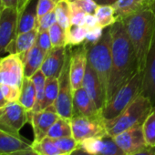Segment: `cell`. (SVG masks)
I'll use <instances>...</instances> for the list:
<instances>
[{"mask_svg":"<svg viewBox=\"0 0 155 155\" xmlns=\"http://www.w3.org/2000/svg\"><path fill=\"white\" fill-rule=\"evenodd\" d=\"M110 34L112 65L107 102L139 71L135 52L122 21L110 26Z\"/></svg>","mask_w":155,"mask_h":155,"instance_id":"cell-1","label":"cell"},{"mask_svg":"<svg viewBox=\"0 0 155 155\" xmlns=\"http://www.w3.org/2000/svg\"><path fill=\"white\" fill-rule=\"evenodd\" d=\"M135 52L140 73H143L146 58L155 36V10L151 4L122 20Z\"/></svg>","mask_w":155,"mask_h":155,"instance_id":"cell-2","label":"cell"},{"mask_svg":"<svg viewBox=\"0 0 155 155\" xmlns=\"http://www.w3.org/2000/svg\"><path fill=\"white\" fill-rule=\"evenodd\" d=\"M153 107L150 100L141 92L116 118L104 120L108 134L114 137L134 126L141 125Z\"/></svg>","mask_w":155,"mask_h":155,"instance_id":"cell-3","label":"cell"},{"mask_svg":"<svg viewBox=\"0 0 155 155\" xmlns=\"http://www.w3.org/2000/svg\"><path fill=\"white\" fill-rule=\"evenodd\" d=\"M88 63L96 72L101 81L107 102L111 74V34L110 27L104 29L101 38L96 44L88 47ZM105 102V104H106Z\"/></svg>","mask_w":155,"mask_h":155,"instance_id":"cell-4","label":"cell"},{"mask_svg":"<svg viewBox=\"0 0 155 155\" xmlns=\"http://www.w3.org/2000/svg\"><path fill=\"white\" fill-rule=\"evenodd\" d=\"M142 92V74L139 71L112 96L101 110L102 118L111 120L120 115Z\"/></svg>","mask_w":155,"mask_h":155,"instance_id":"cell-5","label":"cell"},{"mask_svg":"<svg viewBox=\"0 0 155 155\" xmlns=\"http://www.w3.org/2000/svg\"><path fill=\"white\" fill-rule=\"evenodd\" d=\"M72 136L81 143V141L108 135L104 119L101 114L96 116H73L70 120Z\"/></svg>","mask_w":155,"mask_h":155,"instance_id":"cell-6","label":"cell"},{"mask_svg":"<svg viewBox=\"0 0 155 155\" xmlns=\"http://www.w3.org/2000/svg\"><path fill=\"white\" fill-rule=\"evenodd\" d=\"M58 81L59 91L54 107L59 117L71 120L73 117V90L69 78V52H68V58Z\"/></svg>","mask_w":155,"mask_h":155,"instance_id":"cell-7","label":"cell"},{"mask_svg":"<svg viewBox=\"0 0 155 155\" xmlns=\"http://www.w3.org/2000/svg\"><path fill=\"white\" fill-rule=\"evenodd\" d=\"M28 112L18 101L8 102L0 109V128L19 134L20 130L29 121Z\"/></svg>","mask_w":155,"mask_h":155,"instance_id":"cell-8","label":"cell"},{"mask_svg":"<svg viewBox=\"0 0 155 155\" xmlns=\"http://www.w3.org/2000/svg\"><path fill=\"white\" fill-rule=\"evenodd\" d=\"M24 78V66L19 54L0 57V84L21 88Z\"/></svg>","mask_w":155,"mask_h":155,"instance_id":"cell-9","label":"cell"},{"mask_svg":"<svg viewBox=\"0 0 155 155\" xmlns=\"http://www.w3.org/2000/svg\"><path fill=\"white\" fill-rule=\"evenodd\" d=\"M18 18L17 8H4L0 13V57L8 54V46L17 38Z\"/></svg>","mask_w":155,"mask_h":155,"instance_id":"cell-10","label":"cell"},{"mask_svg":"<svg viewBox=\"0 0 155 155\" xmlns=\"http://www.w3.org/2000/svg\"><path fill=\"white\" fill-rule=\"evenodd\" d=\"M88 47L83 43L69 52V78L73 91L82 87L88 63Z\"/></svg>","mask_w":155,"mask_h":155,"instance_id":"cell-11","label":"cell"},{"mask_svg":"<svg viewBox=\"0 0 155 155\" xmlns=\"http://www.w3.org/2000/svg\"><path fill=\"white\" fill-rule=\"evenodd\" d=\"M29 121L33 128L34 141L38 142L45 139L55 121L59 118L54 105H51L39 111H29Z\"/></svg>","mask_w":155,"mask_h":155,"instance_id":"cell-12","label":"cell"},{"mask_svg":"<svg viewBox=\"0 0 155 155\" xmlns=\"http://www.w3.org/2000/svg\"><path fill=\"white\" fill-rule=\"evenodd\" d=\"M113 138L115 142L126 155H132L138 151L150 148L144 138L142 124L126 130Z\"/></svg>","mask_w":155,"mask_h":155,"instance_id":"cell-13","label":"cell"},{"mask_svg":"<svg viewBox=\"0 0 155 155\" xmlns=\"http://www.w3.org/2000/svg\"><path fill=\"white\" fill-rule=\"evenodd\" d=\"M79 148L92 155H126L109 134L85 140L79 143Z\"/></svg>","mask_w":155,"mask_h":155,"instance_id":"cell-14","label":"cell"},{"mask_svg":"<svg viewBox=\"0 0 155 155\" xmlns=\"http://www.w3.org/2000/svg\"><path fill=\"white\" fill-rule=\"evenodd\" d=\"M68 58L66 47L52 48L46 55L41 70L46 78H59Z\"/></svg>","mask_w":155,"mask_h":155,"instance_id":"cell-15","label":"cell"},{"mask_svg":"<svg viewBox=\"0 0 155 155\" xmlns=\"http://www.w3.org/2000/svg\"><path fill=\"white\" fill-rule=\"evenodd\" d=\"M82 88L87 91L98 110L101 112V110L105 106L106 102L105 95L96 72L89 63H87L86 71L82 82Z\"/></svg>","mask_w":155,"mask_h":155,"instance_id":"cell-16","label":"cell"},{"mask_svg":"<svg viewBox=\"0 0 155 155\" xmlns=\"http://www.w3.org/2000/svg\"><path fill=\"white\" fill-rule=\"evenodd\" d=\"M142 93L155 104V36L142 73Z\"/></svg>","mask_w":155,"mask_h":155,"instance_id":"cell-17","label":"cell"},{"mask_svg":"<svg viewBox=\"0 0 155 155\" xmlns=\"http://www.w3.org/2000/svg\"><path fill=\"white\" fill-rule=\"evenodd\" d=\"M101 111L89 96L87 91L81 87L73 91V116H96Z\"/></svg>","mask_w":155,"mask_h":155,"instance_id":"cell-18","label":"cell"},{"mask_svg":"<svg viewBox=\"0 0 155 155\" xmlns=\"http://www.w3.org/2000/svg\"><path fill=\"white\" fill-rule=\"evenodd\" d=\"M32 148V143L19 134L0 128V154H8L16 150Z\"/></svg>","mask_w":155,"mask_h":155,"instance_id":"cell-19","label":"cell"},{"mask_svg":"<svg viewBox=\"0 0 155 155\" xmlns=\"http://www.w3.org/2000/svg\"><path fill=\"white\" fill-rule=\"evenodd\" d=\"M151 4V0H118L112 5L117 21L135 15Z\"/></svg>","mask_w":155,"mask_h":155,"instance_id":"cell-20","label":"cell"},{"mask_svg":"<svg viewBox=\"0 0 155 155\" xmlns=\"http://www.w3.org/2000/svg\"><path fill=\"white\" fill-rule=\"evenodd\" d=\"M47 52L42 50L37 45L31 48L28 51L20 54V58L24 66V75L27 78H31L38 70L41 68Z\"/></svg>","mask_w":155,"mask_h":155,"instance_id":"cell-21","label":"cell"},{"mask_svg":"<svg viewBox=\"0 0 155 155\" xmlns=\"http://www.w3.org/2000/svg\"><path fill=\"white\" fill-rule=\"evenodd\" d=\"M38 0H30L19 14L18 24V35L25 33L33 29H38Z\"/></svg>","mask_w":155,"mask_h":155,"instance_id":"cell-22","label":"cell"},{"mask_svg":"<svg viewBox=\"0 0 155 155\" xmlns=\"http://www.w3.org/2000/svg\"><path fill=\"white\" fill-rule=\"evenodd\" d=\"M38 30L33 29L25 33L17 35L16 39L8 46V54H23L28 51L36 45Z\"/></svg>","mask_w":155,"mask_h":155,"instance_id":"cell-23","label":"cell"},{"mask_svg":"<svg viewBox=\"0 0 155 155\" xmlns=\"http://www.w3.org/2000/svg\"><path fill=\"white\" fill-rule=\"evenodd\" d=\"M36 88L30 78L25 77L20 90L18 102L28 110L32 111L36 104Z\"/></svg>","mask_w":155,"mask_h":155,"instance_id":"cell-24","label":"cell"},{"mask_svg":"<svg viewBox=\"0 0 155 155\" xmlns=\"http://www.w3.org/2000/svg\"><path fill=\"white\" fill-rule=\"evenodd\" d=\"M89 29L84 26L71 25L66 29V45L67 47H78L82 45L88 34Z\"/></svg>","mask_w":155,"mask_h":155,"instance_id":"cell-25","label":"cell"},{"mask_svg":"<svg viewBox=\"0 0 155 155\" xmlns=\"http://www.w3.org/2000/svg\"><path fill=\"white\" fill-rule=\"evenodd\" d=\"M59 91V81L58 78H47L44 100L42 102L41 110L46 109L51 105H54Z\"/></svg>","mask_w":155,"mask_h":155,"instance_id":"cell-26","label":"cell"},{"mask_svg":"<svg viewBox=\"0 0 155 155\" xmlns=\"http://www.w3.org/2000/svg\"><path fill=\"white\" fill-rule=\"evenodd\" d=\"M30 79L32 80L35 88H36V104L33 109V112L41 110L42 102L44 100V93H45V86H46V81L47 78L42 72L41 69L38 70Z\"/></svg>","mask_w":155,"mask_h":155,"instance_id":"cell-27","label":"cell"},{"mask_svg":"<svg viewBox=\"0 0 155 155\" xmlns=\"http://www.w3.org/2000/svg\"><path fill=\"white\" fill-rule=\"evenodd\" d=\"M57 22L64 28L68 29L71 26V8L69 0H58L55 8Z\"/></svg>","mask_w":155,"mask_h":155,"instance_id":"cell-28","label":"cell"},{"mask_svg":"<svg viewBox=\"0 0 155 155\" xmlns=\"http://www.w3.org/2000/svg\"><path fill=\"white\" fill-rule=\"evenodd\" d=\"M72 136L70 120L59 117L49 129L47 137L51 139H58Z\"/></svg>","mask_w":155,"mask_h":155,"instance_id":"cell-29","label":"cell"},{"mask_svg":"<svg viewBox=\"0 0 155 155\" xmlns=\"http://www.w3.org/2000/svg\"><path fill=\"white\" fill-rule=\"evenodd\" d=\"M94 15L98 19L99 25L103 28L112 26L117 21L114 8L110 5H99Z\"/></svg>","mask_w":155,"mask_h":155,"instance_id":"cell-30","label":"cell"},{"mask_svg":"<svg viewBox=\"0 0 155 155\" xmlns=\"http://www.w3.org/2000/svg\"><path fill=\"white\" fill-rule=\"evenodd\" d=\"M32 148L40 155H67L56 145L53 139L48 137L38 142H32Z\"/></svg>","mask_w":155,"mask_h":155,"instance_id":"cell-31","label":"cell"},{"mask_svg":"<svg viewBox=\"0 0 155 155\" xmlns=\"http://www.w3.org/2000/svg\"><path fill=\"white\" fill-rule=\"evenodd\" d=\"M145 140L150 148H155V106L142 123Z\"/></svg>","mask_w":155,"mask_h":155,"instance_id":"cell-32","label":"cell"},{"mask_svg":"<svg viewBox=\"0 0 155 155\" xmlns=\"http://www.w3.org/2000/svg\"><path fill=\"white\" fill-rule=\"evenodd\" d=\"M52 47H66V29H64L58 22L48 29Z\"/></svg>","mask_w":155,"mask_h":155,"instance_id":"cell-33","label":"cell"},{"mask_svg":"<svg viewBox=\"0 0 155 155\" xmlns=\"http://www.w3.org/2000/svg\"><path fill=\"white\" fill-rule=\"evenodd\" d=\"M53 140L56 145L67 155H70L75 150L79 148V142L74 139L73 136L53 139Z\"/></svg>","mask_w":155,"mask_h":155,"instance_id":"cell-34","label":"cell"},{"mask_svg":"<svg viewBox=\"0 0 155 155\" xmlns=\"http://www.w3.org/2000/svg\"><path fill=\"white\" fill-rule=\"evenodd\" d=\"M57 23V17L55 10L40 17L38 20V32L42 31H48V29Z\"/></svg>","mask_w":155,"mask_h":155,"instance_id":"cell-35","label":"cell"},{"mask_svg":"<svg viewBox=\"0 0 155 155\" xmlns=\"http://www.w3.org/2000/svg\"><path fill=\"white\" fill-rule=\"evenodd\" d=\"M0 86H1V91L3 92L4 97L8 102L18 101L21 88L8 84H0Z\"/></svg>","mask_w":155,"mask_h":155,"instance_id":"cell-36","label":"cell"},{"mask_svg":"<svg viewBox=\"0 0 155 155\" xmlns=\"http://www.w3.org/2000/svg\"><path fill=\"white\" fill-rule=\"evenodd\" d=\"M70 8H71V16H70L71 25L84 26L87 13H85L83 10H81L80 8H78L71 2H70Z\"/></svg>","mask_w":155,"mask_h":155,"instance_id":"cell-37","label":"cell"},{"mask_svg":"<svg viewBox=\"0 0 155 155\" xmlns=\"http://www.w3.org/2000/svg\"><path fill=\"white\" fill-rule=\"evenodd\" d=\"M70 2L87 14H95L99 7L98 3L94 0H70Z\"/></svg>","mask_w":155,"mask_h":155,"instance_id":"cell-38","label":"cell"},{"mask_svg":"<svg viewBox=\"0 0 155 155\" xmlns=\"http://www.w3.org/2000/svg\"><path fill=\"white\" fill-rule=\"evenodd\" d=\"M104 29L103 28H101V26H98L95 28L90 29L88 31L87 37H86V40L84 42V44L87 47L92 46L94 44H96L97 42H99V40L101 38L103 33H104Z\"/></svg>","mask_w":155,"mask_h":155,"instance_id":"cell-39","label":"cell"},{"mask_svg":"<svg viewBox=\"0 0 155 155\" xmlns=\"http://www.w3.org/2000/svg\"><path fill=\"white\" fill-rule=\"evenodd\" d=\"M57 2L54 0H38V7H37V12H38V18L55 10Z\"/></svg>","mask_w":155,"mask_h":155,"instance_id":"cell-40","label":"cell"},{"mask_svg":"<svg viewBox=\"0 0 155 155\" xmlns=\"http://www.w3.org/2000/svg\"><path fill=\"white\" fill-rule=\"evenodd\" d=\"M36 45L38 48H40L42 50L46 51L47 53L53 48L48 31L38 32V38H37V41H36Z\"/></svg>","mask_w":155,"mask_h":155,"instance_id":"cell-41","label":"cell"},{"mask_svg":"<svg viewBox=\"0 0 155 155\" xmlns=\"http://www.w3.org/2000/svg\"><path fill=\"white\" fill-rule=\"evenodd\" d=\"M99 25L98 19L96 18V16L94 14H87L86 18H85V22H84V27L87 28L89 30L97 28Z\"/></svg>","mask_w":155,"mask_h":155,"instance_id":"cell-42","label":"cell"},{"mask_svg":"<svg viewBox=\"0 0 155 155\" xmlns=\"http://www.w3.org/2000/svg\"><path fill=\"white\" fill-rule=\"evenodd\" d=\"M5 155H40V154L37 150H35L33 148H29V149H24V150H16L14 152L5 154Z\"/></svg>","mask_w":155,"mask_h":155,"instance_id":"cell-43","label":"cell"},{"mask_svg":"<svg viewBox=\"0 0 155 155\" xmlns=\"http://www.w3.org/2000/svg\"><path fill=\"white\" fill-rule=\"evenodd\" d=\"M1 2L4 8H12L18 9V0H1Z\"/></svg>","mask_w":155,"mask_h":155,"instance_id":"cell-44","label":"cell"},{"mask_svg":"<svg viewBox=\"0 0 155 155\" xmlns=\"http://www.w3.org/2000/svg\"><path fill=\"white\" fill-rule=\"evenodd\" d=\"M132 155H155V150H154V148H147V149L138 151Z\"/></svg>","mask_w":155,"mask_h":155,"instance_id":"cell-45","label":"cell"},{"mask_svg":"<svg viewBox=\"0 0 155 155\" xmlns=\"http://www.w3.org/2000/svg\"><path fill=\"white\" fill-rule=\"evenodd\" d=\"M30 1V0H18V14H20L24 8H26V6L28 5V3Z\"/></svg>","mask_w":155,"mask_h":155,"instance_id":"cell-46","label":"cell"},{"mask_svg":"<svg viewBox=\"0 0 155 155\" xmlns=\"http://www.w3.org/2000/svg\"><path fill=\"white\" fill-rule=\"evenodd\" d=\"M8 103V101L6 100V98L3 95V92L1 91V86H0V109L4 108L7 104Z\"/></svg>","mask_w":155,"mask_h":155,"instance_id":"cell-47","label":"cell"},{"mask_svg":"<svg viewBox=\"0 0 155 155\" xmlns=\"http://www.w3.org/2000/svg\"><path fill=\"white\" fill-rule=\"evenodd\" d=\"M70 155H92V154H91V153H89V152L83 150L81 149V148H78V149L75 150Z\"/></svg>","mask_w":155,"mask_h":155,"instance_id":"cell-48","label":"cell"},{"mask_svg":"<svg viewBox=\"0 0 155 155\" xmlns=\"http://www.w3.org/2000/svg\"><path fill=\"white\" fill-rule=\"evenodd\" d=\"M118 0H98V5H110L112 6L114 3H116Z\"/></svg>","mask_w":155,"mask_h":155,"instance_id":"cell-49","label":"cell"},{"mask_svg":"<svg viewBox=\"0 0 155 155\" xmlns=\"http://www.w3.org/2000/svg\"><path fill=\"white\" fill-rule=\"evenodd\" d=\"M151 7H152L153 9L155 10V0H151Z\"/></svg>","mask_w":155,"mask_h":155,"instance_id":"cell-50","label":"cell"},{"mask_svg":"<svg viewBox=\"0 0 155 155\" xmlns=\"http://www.w3.org/2000/svg\"><path fill=\"white\" fill-rule=\"evenodd\" d=\"M4 8V7H3V5H2V2H1V0H0V13H1V11H2V9Z\"/></svg>","mask_w":155,"mask_h":155,"instance_id":"cell-51","label":"cell"},{"mask_svg":"<svg viewBox=\"0 0 155 155\" xmlns=\"http://www.w3.org/2000/svg\"><path fill=\"white\" fill-rule=\"evenodd\" d=\"M54 1H56V2H58V0H54Z\"/></svg>","mask_w":155,"mask_h":155,"instance_id":"cell-52","label":"cell"},{"mask_svg":"<svg viewBox=\"0 0 155 155\" xmlns=\"http://www.w3.org/2000/svg\"><path fill=\"white\" fill-rule=\"evenodd\" d=\"M94 1H95V2H97V1H98V0H94Z\"/></svg>","mask_w":155,"mask_h":155,"instance_id":"cell-53","label":"cell"},{"mask_svg":"<svg viewBox=\"0 0 155 155\" xmlns=\"http://www.w3.org/2000/svg\"><path fill=\"white\" fill-rule=\"evenodd\" d=\"M0 155H5V154H0Z\"/></svg>","mask_w":155,"mask_h":155,"instance_id":"cell-54","label":"cell"}]
</instances>
